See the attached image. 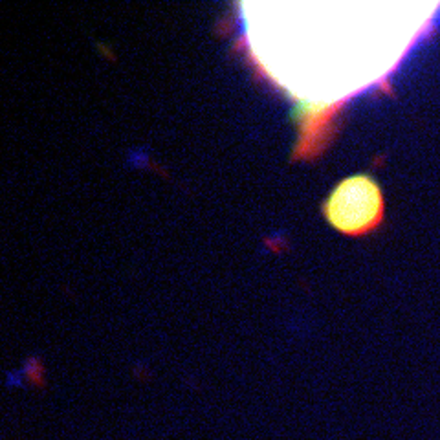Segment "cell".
I'll return each mask as SVG.
<instances>
[{"instance_id":"obj_1","label":"cell","mask_w":440,"mask_h":440,"mask_svg":"<svg viewBox=\"0 0 440 440\" xmlns=\"http://www.w3.org/2000/svg\"><path fill=\"white\" fill-rule=\"evenodd\" d=\"M385 205L378 182L369 174L347 176L323 202V215L330 226L352 237L371 233L383 220Z\"/></svg>"}]
</instances>
